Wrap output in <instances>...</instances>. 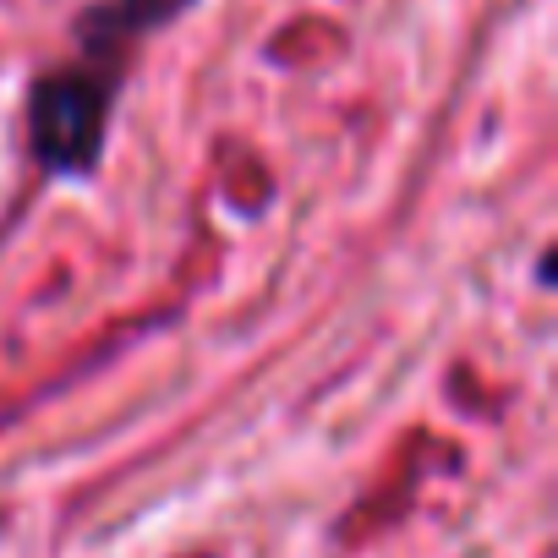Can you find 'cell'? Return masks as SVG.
I'll use <instances>...</instances> for the list:
<instances>
[{"instance_id":"cell-1","label":"cell","mask_w":558,"mask_h":558,"mask_svg":"<svg viewBox=\"0 0 558 558\" xmlns=\"http://www.w3.org/2000/svg\"><path fill=\"white\" fill-rule=\"evenodd\" d=\"M110 77L88 66H56L28 94V148L50 175H88L105 148Z\"/></svg>"}]
</instances>
